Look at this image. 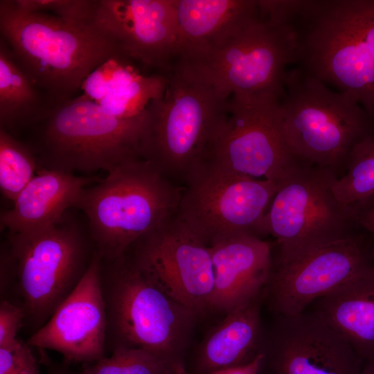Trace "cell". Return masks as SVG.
<instances>
[{
	"label": "cell",
	"mask_w": 374,
	"mask_h": 374,
	"mask_svg": "<svg viewBox=\"0 0 374 374\" xmlns=\"http://www.w3.org/2000/svg\"><path fill=\"white\" fill-rule=\"evenodd\" d=\"M0 32L49 108L75 97L93 70L123 53L94 21L75 23L48 12L26 11L14 0L0 1Z\"/></svg>",
	"instance_id": "cell-1"
},
{
	"label": "cell",
	"mask_w": 374,
	"mask_h": 374,
	"mask_svg": "<svg viewBox=\"0 0 374 374\" xmlns=\"http://www.w3.org/2000/svg\"><path fill=\"white\" fill-rule=\"evenodd\" d=\"M90 186L82 190L75 208L86 215L96 251L104 262L122 256L175 214L183 191V186L142 158L119 164Z\"/></svg>",
	"instance_id": "cell-2"
},
{
	"label": "cell",
	"mask_w": 374,
	"mask_h": 374,
	"mask_svg": "<svg viewBox=\"0 0 374 374\" xmlns=\"http://www.w3.org/2000/svg\"><path fill=\"white\" fill-rule=\"evenodd\" d=\"M106 349L142 348L185 362L199 319L177 302L125 252L102 260Z\"/></svg>",
	"instance_id": "cell-3"
},
{
	"label": "cell",
	"mask_w": 374,
	"mask_h": 374,
	"mask_svg": "<svg viewBox=\"0 0 374 374\" xmlns=\"http://www.w3.org/2000/svg\"><path fill=\"white\" fill-rule=\"evenodd\" d=\"M163 74L165 93L145 112L140 157L184 185L189 173L207 159L229 98L174 69Z\"/></svg>",
	"instance_id": "cell-4"
},
{
	"label": "cell",
	"mask_w": 374,
	"mask_h": 374,
	"mask_svg": "<svg viewBox=\"0 0 374 374\" xmlns=\"http://www.w3.org/2000/svg\"><path fill=\"white\" fill-rule=\"evenodd\" d=\"M145 127V112L118 118L82 93L47 110L32 128L36 140L28 148L41 168L72 174L109 172L141 158Z\"/></svg>",
	"instance_id": "cell-5"
},
{
	"label": "cell",
	"mask_w": 374,
	"mask_h": 374,
	"mask_svg": "<svg viewBox=\"0 0 374 374\" xmlns=\"http://www.w3.org/2000/svg\"><path fill=\"white\" fill-rule=\"evenodd\" d=\"M280 106L292 153L337 172L354 147L373 134L372 117L353 95L332 90L299 67L286 72Z\"/></svg>",
	"instance_id": "cell-6"
},
{
	"label": "cell",
	"mask_w": 374,
	"mask_h": 374,
	"mask_svg": "<svg viewBox=\"0 0 374 374\" xmlns=\"http://www.w3.org/2000/svg\"><path fill=\"white\" fill-rule=\"evenodd\" d=\"M299 40L290 21L263 16L213 48L172 69L211 87L225 98L233 94L282 97L286 67L296 64Z\"/></svg>",
	"instance_id": "cell-7"
},
{
	"label": "cell",
	"mask_w": 374,
	"mask_h": 374,
	"mask_svg": "<svg viewBox=\"0 0 374 374\" xmlns=\"http://www.w3.org/2000/svg\"><path fill=\"white\" fill-rule=\"evenodd\" d=\"M7 243L25 312L24 324L33 334L80 283L96 249L89 230L65 215L42 230L8 233Z\"/></svg>",
	"instance_id": "cell-8"
},
{
	"label": "cell",
	"mask_w": 374,
	"mask_h": 374,
	"mask_svg": "<svg viewBox=\"0 0 374 374\" xmlns=\"http://www.w3.org/2000/svg\"><path fill=\"white\" fill-rule=\"evenodd\" d=\"M300 69L353 95L374 117V62L346 0H299L292 18Z\"/></svg>",
	"instance_id": "cell-9"
},
{
	"label": "cell",
	"mask_w": 374,
	"mask_h": 374,
	"mask_svg": "<svg viewBox=\"0 0 374 374\" xmlns=\"http://www.w3.org/2000/svg\"><path fill=\"white\" fill-rule=\"evenodd\" d=\"M337 179L334 170L301 161L278 184L263 222L264 235L276 240V256H293L355 233L350 206L333 192Z\"/></svg>",
	"instance_id": "cell-10"
},
{
	"label": "cell",
	"mask_w": 374,
	"mask_h": 374,
	"mask_svg": "<svg viewBox=\"0 0 374 374\" xmlns=\"http://www.w3.org/2000/svg\"><path fill=\"white\" fill-rule=\"evenodd\" d=\"M277 185L206 160L188 175L177 214L208 247L240 235L261 238Z\"/></svg>",
	"instance_id": "cell-11"
},
{
	"label": "cell",
	"mask_w": 374,
	"mask_h": 374,
	"mask_svg": "<svg viewBox=\"0 0 374 374\" xmlns=\"http://www.w3.org/2000/svg\"><path fill=\"white\" fill-rule=\"evenodd\" d=\"M206 160L278 185L301 161L284 137L280 97L270 93L232 95Z\"/></svg>",
	"instance_id": "cell-12"
},
{
	"label": "cell",
	"mask_w": 374,
	"mask_h": 374,
	"mask_svg": "<svg viewBox=\"0 0 374 374\" xmlns=\"http://www.w3.org/2000/svg\"><path fill=\"white\" fill-rule=\"evenodd\" d=\"M373 267L366 233H353L288 258L275 256L272 251L264 301L276 315H298Z\"/></svg>",
	"instance_id": "cell-13"
},
{
	"label": "cell",
	"mask_w": 374,
	"mask_h": 374,
	"mask_svg": "<svg viewBox=\"0 0 374 374\" xmlns=\"http://www.w3.org/2000/svg\"><path fill=\"white\" fill-rule=\"evenodd\" d=\"M126 252L162 290L199 319L208 314L214 287L210 248L177 213Z\"/></svg>",
	"instance_id": "cell-14"
},
{
	"label": "cell",
	"mask_w": 374,
	"mask_h": 374,
	"mask_svg": "<svg viewBox=\"0 0 374 374\" xmlns=\"http://www.w3.org/2000/svg\"><path fill=\"white\" fill-rule=\"evenodd\" d=\"M260 353L273 374H362L365 364L313 311L276 315Z\"/></svg>",
	"instance_id": "cell-15"
},
{
	"label": "cell",
	"mask_w": 374,
	"mask_h": 374,
	"mask_svg": "<svg viewBox=\"0 0 374 374\" xmlns=\"http://www.w3.org/2000/svg\"><path fill=\"white\" fill-rule=\"evenodd\" d=\"M96 251L80 283L46 323L30 335L31 347L60 353L66 363L89 364L106 357L107 317Z\"/></svg>",
	"instance_id": "cell-16"
},
{
	"label": "cell",
	"mask_w": 374,
	"mask_h": 374,
	"mask_svg": "<svg viewBox=\"0 0 374 374\" xmlns=\"http://www.w3.org/2000/svg\"><path fill=\"white\" fill-rule=\"evenodd\" d=\"M94 22L135 62L160 73L172 68L177 47L174 0H97Z\"/></svg>",
	"instance_id": "cell-17"
},
{
	"label": "cell",
	"mask_w": 374,
	"mask_h": 374,
	"mask_svg": "<svg viewBox=\"0 0 374 374\" xmlns=\"http://www.w3.org/2000/svg\"><path fill=\"white\" fill-rule=\"evenodd\" d=\"M209 248L214 287L208 314H226L264 294L272 265L271 243L245 234Z\"/></svg>",
	"instance_id": "cell-18"
},
{
	"label": "cell",
	"mask_w": 374,
	"mask_h": 374,
	"mask_svg": "<svg viewBox=\"0 0 374 374\" xmlns=\"http://www.w3.org/2000/svg\"><path fill=\"white\" fill-rule=\"evenodd\" d=\"M174 2L177 23L174 64L205 53L260 17L258 0Z\"/></svg>",
	"instance_id": "cell-19"
},
{
	"label": "cell",
	"mask_w": 374,
	"mask_h": 374,
	"mask_svg": "<svg viewBox=\"0 0 374 374\" xmlns=\"http://www.w3.org/2000/svg\"><path fill=\"white\" fill-rule=\"evenodd\" d=\"M96 177L39 167L31 181L1 215V229L10 233H27L60 222L70 207H75L82 190L98 181Z\"/></svg>",
	"instance_id": "cell-20"
},
{
	"label": "cell",
	"mask_w": 374,
	"mask_h": 374,
	"mask_svg": "<svg viewBox=\"0 0 374 374\" xmlns=\"http://www.w3.org/2000/svg\"><path fill=\"white\" fill-rule=\"evenodd\" d=\"M264 294L224 314L197 347V374L246 364L260 353L264 332L260 310Z\"/></svg>",
	"instance_id": "cell-21"
},
{
	"label": "cell",
	"mask_w": 374,
	"mask_h": 374,
	"mask_svg": "<svg viewBox=\"0 0 374 374\" xmlns=\"http://www.w3.org/2000/svg\"><path fill=\"white\" fill-rule=\"evenodd\" d=\"M313 303L365 364L374 362V267Z\"/></svg>",
	"instance_id": "cell-22"
},
{
	"label": "cell",
	"mask_w": 374,
	"mask_h": 374,
	"mask_svg": "<svg viewBox=\"0 0 374 374\" xmlns=\"http://www.w3.org/2000/svg\"><path fill=\"white\" fill-rule=\"evenodd\" d=\"M0 42V127L16 137L37 125L50 108L6 44L1 38Z\"/></svg>",
	"instance_id": "cell-23"
},
{
	"label": "cell",
	"mask_w": 374,
	"mask_h": 374,
	"mask_svg": "<svg viewBox=\"0 0 374 374\" xmlns=\"http://www.w3.org/2000/svg\"><path fill=\"white\" fill-rule=\"evenodd\" d=\"M185 362L142 348L115 350L109 357L86 364L82 374H182Z\"/></svg>",
	"instance_id": "cell-24"
},
{
	"label": "cell",
	"mask_w": 374,
	"mask_h": 374,
	"mask_svg": "<svg viewBox=\"0 0 374 374\" xmlns=\"http://www.w3.org/2000/svg\"><path fill=\"white\" fill-rule=\"evenodd\" d=\"M345 168L346 173L333 186L341 203L350 206L374 195V134L354 147Z\"/></svg>",
	"instance_id": "cell-25"
},
{
	"label": "cell",
	"mask_w": 374,
	"mask_h": 374,
	"mask_svg": "<svg viewBox=\"0 0 374 374\" xmlns=\"http://www.w3.org/2000/svg\"><path fill=\"white\" fill-rule=\"evenodd\" d=\"M39 168L28 145L0 127V189L13 202Z\"/></svg>",
	"instance_id": "cell-26"
},
{
	"label": "cell",
	"mask_w": 374,
	"mask_h": 374,
	"mask_svg": "<svg viewBox=\"0 0 374 374\" xmlns=\"http://www.w3.org/2000/svg\"><path fill=\"white\" fill-rule=\"evenodd\" d=\"M134 62L123 53L106 60L84 79L80 89L82 94L97 103L124 89L143 75Z\"/></svg>",
	"instance_id": "cell-27"
},
{
	"label": "cell",
	"mask_w": 374,
	"mask_h": 374,
	"mask_svg": "<svg viewBox=\"0 0 374 374\" xmlns=\"http://www.w3.org/2000/svg\"><path fill=\"white\" fill-rule=\"evenodd\" d=\"M21 9L28 12H53L67 21H94L97 0H14Z\"/></svg>",
	"instance_id": "cell-28"
},
{
	"label": "cell",
	"mask_w": 374,
	"mask_h": 374,
	"mask_svg": "<svg viewBox=\"0 0 374 374\" xmlns=\"http://www.w3.org/2000/svg\"><path fill=\"white\" fill-rule=\"evenodd\" d=\"M0 374H39V366L31 346L17 339L0 346Z\"/></svg>",
	"instance_id": "cell-29"
},
{
	"label": "cell",
	"mask_w": 374,
	"mask_h": 374,
	"mask_svg": "<svg viewBox=\"0 0 374 374\" xmlns=\"http://www.w3.org/2000/svg\"><path fill=\"white\" fill-rule=\"evenodd\" d=\"M346 2L374 62V0H346Z\"/></svg>",
	"instance_id": "cell-30"
},
{
	"label": "cell",
	"mask_w": 374,
	"mask_h": 374,
	"mask_svg": "<svg viewBox=\"0 0 374 374\" xmlns=\"http://www.w3.org/2000/svg\"><path fill=\"white\" fill-rule=\"evenodd\" d=\"M25 312L21 305L3 300L0 304V346L17 339V334L24 326Z\"/></svg>",
	"instance_id": "cell-31"
},
{
	"label": "cell",
	"mask_w": 374,
	"mask_h": 374,
	"mask_svg": "<svg viewBox=\"0 0 374 374\" xmlns=\"http://www.w3.org/2000/svg\"><path fill=\"white\" fill-rule=\"evenodd\" d=\"M349 206L355 224L369 238L374 263V195Z\"/></svg>",
	"instance_id": "cell-32"
},
{
	"label": "cell",
	"mask_w": 374,
	"mask_h": 374,
	"mask_svg": "<svg viewBox=\"0 0 374 374\" xmlns=\"http://www.w3.org/2000/svg\"><path fill=\"white\" fill-rule=\"evenodd\" d=\"M264 361V355L260 353L254 359L246 364L222 368L208 374H258Z\"/></svg>",
	"instance_id": "cell-33"
},
{
	"label": "cell",
	"mask_w": 374,
	"mask_h": 374,
	"mask_svg": "<svg viewBox=\"0 0 374 374\" xmlns=\"http://www.w3.org/2000/svg\"><path fill=\"white\" fill-rule=\"evenodd\" d=\"M47 374H82L81 373H76L70 370L67 367L64 366H55L51 368Z\"/></svg>",
	"instance_id": "cell-34"
},
{
	"label": "cell",
	"mask_w": 374,
	"mask_h": 374,
	"mask_svg": "<svg viewBox=\"0 0 374 374\" xmlns=\"http://www.w3.org/2000/svg\"><path fill=\"white\" fill-rule=\"evenodd\" d=\"M362 374H374V362L366 363Z\"/></svg>",
	"instance_id": "cell-35"
},
{
	"label": "cell",
	"mask_w": 374,
	"mask_h": 374,
	"mask_svg": "<svg viewBox=\"0 0 374 374\" xmlns=\"http://www.w3.org/2000/svg\"><path fill=\"white\" fill-rule=\"evenodd\" d=\"M182 374H192L186 371V369L182 373Z\"/></svg>",
	"instance_id": "cell-36"
}]
</instances>
